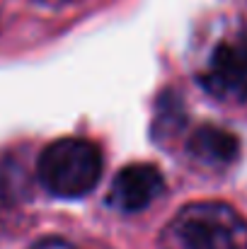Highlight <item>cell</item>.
Listing matches in <instances>:
<instances>
[{"mask_svg": "<svg viewBox=\"0 0 247 249\" xmlns=\"http://www.w3.org/2000/svg\"><path fill=\"white\" fill-rule=\"evenodd\" d=\"M163 249H247V218L226 201L182 206L160 235Z\"/></svg>", "mask_w": 247, "mask_h": 249, "instance_id": "obj_1", "label": "cell"}, {"mask_svg": "<svg viewBox=\"0 0 247 249\" xmlns=\"http://www.w3.org/2000/svg\"><path fill=\"white\" fill-rule=\"evenodd\" d=\"M102 167L104 158L99 145L85 138H61L41 150L37 179L51 196L82 198L99 184Z\"/></svg>", "mask_w": 247, "mask_h": 249, "instance_id": "obj_2", "label": "cell"}, {"mask_svg": "<svg viewBox=\"0 0 247 249\" xmlns=\"http://www.w3.org/2000/svg\"><path fill=\"white\" fill-rule=\"evenodd\" d=\"M199 85L218 102L247 104V22L228 29L213 44Z\"/></svg>", "mask_w": 247, "mask_h": 249, "instance_id": "obj_3", "label": "cell"}, {"mask_svg": "<svg viewBox=\"0 0 247 249\" xmlns=\"http://www.w3.org/2000/svg\"><path fill=\"white\" fill-rule=\"evenodd\" d=\"M165 191V177L155 165L136 162L119 169L107 194V203L121 213H141Z\"/></svg>", "mask_w": 247, "mask_h": 249, "instance_id": "obj_4", "label": "cell"}, {"mask_svg": "<svg viewBox=\"0 0 247 249\" xmlns=\"http://www.w3.org/2000/svg\"><path fill=\"white\" fill-rule=\"evenodd\" d=\"M189 158L209 169H226L240 158V138L213 124L199 126L187 141Z\"/></svg>", "mask_w": 247, "mask_h": 249, "instance_id": "obj_5", "label": "cell"}, {"mask_svg": "<svg viewBox=\"0 0 247 249\" xmlns=\"http://www.w3.org/2000/svg\"><path fill=\"white\" fill-rule=\"evenodd\" d=\"M184 124V104L177 97V92H165L158 99V119H155V138H160L163 133L179 131V126Z\"/></svg>", "mask_w": 247, "mask_h": 249, "instance_id": "obj_6", "label": "cell"}, {"mask_svg": "<svg viewBox=\"0 0 247 249\" xmlns=\"http://www.w3.org/2000/svg\"><path fill=\"white\" fill-rule=\"evenodd\" d=\"M27 189V179H24V169L17 160H0V198L7 201H19L22 194Z\"/></svg>", "mask_w": 247, "mask_h": 249, "instance_id": "obj_7", "label": "cell"}, {"mask_svg": "<svg viewBox=\"0 0 247 249\" xmlns=\"http://www.w3.org/2000/svg\"><path fill=\"white\" fill-rule=\"evenodd\" d=\"M32 249H76L73 245H68L66 240H56V237H46V240H39L34 242Z\"/></svg>", "mask_w": 247, "mask_h": 249, "instance_id": "obj_8", "label": "cell"}, {"mask_svg": "<svg viewBox=\"0 0 247 249\" xmlns=\"http://www.w3.org/2000/svg\"><path fill=\"white\" fill-rule=\"evenodd\" d=\"M34 2H39L44 7H68V5H78L82 0H34Z\"/></svg>", "mask_w": 247, "mask_h": 249, "instance_id": "obj_9", "label": "cell"}]
</instances>
